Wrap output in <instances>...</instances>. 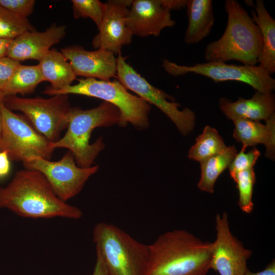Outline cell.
Listing matches in <instances>:
<instances>
[{
  "label": "cell",
  "instance_id": "6da1fadb",
  "mask_svg": "<svg viewBox=\"0 0 275 275\" xmlns=\"http://www.w3.org/2000/svg\"><path fill=\"white\" fill-rule=\"evenodd\" d=\"M4 208L33 219H78L83 215L79 208L56 195L41 172L25 168L16 172L6 186L0 187V209Z\"/></svg>",
  "mask_w": 275,
  "mask_h": 275
},
{
  "label": "cell",
  "instance_id": "7a4b0ae2",
  "mask_svg": "<svg viewBox=\"0 0 275 275\" xmlns=\"http://www.w3.org/2000/svg\"><path fill=\"white\" fill-rule=\"evenodd\" d=\"M145 275H206L211 242L183 229L167 232L149 245Z\"/></svg>",
  "mask_w": 275,
  "mask_h": 275
},
{
  "label": "cell",
  "instance_id": "3957f363",
  "mask_svg": "<svg viewBox=\"0 0 275 275\" xmlns=\"http://www.w3.org/2000/svg\"><path fill=\"white\" fill-rule=\"evenodd\" d=\"M224 8L227 14L226 29L219 39L206 46L205 60H235L243 65H256L263 46L258 26L237 1L226 0Z\"/></svg>",
  "mask_w": 275,
  "mask_h": 275
},
{
  "label": "cell",
  "instance_id": "277c9868",
  "mask_svg": "<svg viewBox=\"0 0 275 275\" xmlns=\"http://www.w3.org/2000/svg\"><path fill=\"white\" fill-rule=\"evenodd\" d=\"M120 119L118 108L106 101L89 109L71 107L67 131L62 138L53 143V148L68 149L73 154L78 167L90 168L105 146L102 137L90 143L92 132L97 127L118 124Z\"/></svg>",
  "mask_w": 275,
  "mask_h": 275
},
{
  "label": "cell",
  "instance_id": "5b68a950",
  "mask_svg": "<svg viewBox=\"0 0 275 275\" xmlns=\"http://www.w3.org/2000/svg\"><path fill=\"white\" fill-rule=\"evenodd\" d=\"M92 235L96 251L100 254L110 275H145L149 245L105 222L94 226Z\"/></svg>",
  "mask_w": 275,
  "mask_h": 275
},
{
  "label": "cell",
  "instance_id": "8992f818",
  "mask_svg": "<svg viewBox=\"0 0 275 275\" xmlns=\"http://www.w3.org/2000/svg\"><path fill=\"white\" fill-rule=\"evenodd\" d=\"M43 94L50 96L77 94L95 97L115 105L120 111L119 125L125 126L130 123L138 129L149 126L150 104L143 99L128 92L118 80H104L93 78L78 79V82L59 90L45 88Z\"/></svg>",
  "mask_w": 275,
  "mask_h": 275
},
{
  "label": "cell",
  "instance_id": "52a82bcc",
  "mask_svg": "<svg viewBox=\"0 0 275 275\" xmlns=\"http://www.w3.org/2000/svg\"><path fill=\"white\" fill-rule=\"evenodd\" d=\"M2 113L1 150L7 152L10 161L23 163L36 158L50 160L55 150L52 142L40 134L25 117L4 104Z\"/></svg>",
  "mask_w": 275,
  "mask_h": 275
},
{
  "label": "cell",
  "instance_id": "ba28073f",
  "mask_svg": "<svg viewBox=\"0 0 275 275\" xmlns=\"http://www.w3.org/2000/svg\"><path fill=\"white\" fill-rule=\"evenodd\" d=\"M4 104L11 111L22 113L33 127L53 143L60 139L61 132L67 128L71 108L68 95L24 98L17 96L4 97Z\"/></svg>",
  "mask_w": 275,
  "mask_h": 275
},
{
  "label": "cell",
  "instance_id": "9c48e42d",
  "mask_svg": "<svg viewBox=\"0 0 275 275\" xmlns=\"http://www.w3.org/2000/svg\"><path fill=\"white\" fill-rule=\"evenodd\" d=\"M162 66L166 72L174 76L193 73L210 78L215 82L238 81L250 85L256 91L264 93H272L275 89V79L266 69L259 65H239L212 61L185 66L164 59Z\"/></svg>",
  "mask_w": 275,
  "mask_h": 275
},
{
  "label": "cell",
  "instance_id": "30bf717a",
  "mask_svg": "<svg viewBox=\"0 0 275 275\" xmlns=\"http://www.w3.org/2000/svg\"><path fill=\"white\" fill-rule=\"evenodd\" d=\"M116 75L127 90L133 91L165 114L183 135H187L193 130L196 123L194 112L189 108L180 110L179 103L174 101L172 97L164 91L151 85L126 62L121 53L117 58Z\"/></svg>",
  "mask_w": 275,
  "mask_h": 275
},
{
  "label": "cell",
  "instance_id": "8fae6325",
  "mask_svg": "<svg viewBox=\"0 0 275 275\" xmlns=\"http://www.w3.org/2000/svg\"><path fill=\"white\" fill-rule=\"evenodd\" d=\"M23 165L25 169L41 172L56 195L66 202L81 191L89 178L99 168L98 166L86 168L78 167L73 154L69 150L58 161L36 158L23 163Z\"/></svg>",
  "mask_w": 275,
  "mask_h": 275
},
{
  "label": "cell",
  "instance_id": "7c38bea8",
  "mask_svg": "<svg viewBox=\"0 0 275 275\" xmlns=\"http://www.w3.org/2000/svg\"><path fill=\"white\" fill-rule=\"evenodd\" d=\"M216 238L211 242L210 269L219 275H244L252 251L231 232L226 212L215 216Z\"/></svg>",
  "mask_w": 275,
  "mask_h": 275
},
{
  "label": "cell",
  "instance_id": "4fadbf2b",
  "mask_svg": "<svg viewBox=\"0 0 275 275\" xmlns=\"http://www.w3.org/2000/svg\"><path fill=\"white\" fill-rule=\"evenodd\" d=\"M186 0H134L126 18V24L132 35L141 37L158 36L176 22L171 11L186 6Z\"/></svg>",
  "mask_w": 275,
  "mask_h": 275
},
{
  "label": "cell",
  "instance_id": "5bb4252c",
  "mask_svg": "<svg viewBox=\"0 0 275 275\" xmlns=\"http://www.w3.org/2000/svg\"><path fill=\"white\" fill-rule=\"evenodd\" d=\"M131 0H109L99 32L92 41L95 49H105L120 54L122 47L130 44L133 36L126 24Z\"/></svg>",
  "mask_w": 275,
  "mask_h": 275
},
{
  "label": "cell",
  "instance_id": "9a60e30c",
  "mask_svg": "<svg viewBox=\"0 0 275 275\" xmlns=\"http://www.w3.org/2000/svg\"><path fill=\"white\" fill-rule=\"evenodd\" d=\"M61 52L72 66L76 76L107 80L117 73V58L109 51L87 50L78 45L68 46Z\"/></svg>",
  "mask_w": 275,
  "mask_h": 275
},
{
  "label": "cell",
  "instance_id": "2e32d148",
  "mask_svg": "<svg viewBox=\"0 0 275 275\" xmlns=\"http://www.w3.org/2000/svg\"><path fill=\"white\" fill-rule=\"evenodd\" d=\"M66 26L53 23L45 31H27L12 40L7 57L18 62H39L66 35Z\"/></svg>",
  "mask_w": 275,
  "mask_h": 275
},
{
  "label": "cell",
  "instance_id": "e0dca14e",
  "mask_svg": "<svg viewBox=\"0 0 275 275\" xmlns=\"http://www.w3.org/2000/svg\"><path fill=\"white\" fill-rule=\"evenodd\" d=\"M218 105L223 113L232 120L242 118L266 121L274 113L275 97L273 93L256 91L251 98L239 97L235 102L224 97H221Z\"/></svg>",
  "mask_w": 275,
  "mask_h": 275
},
{
  "label": "cell",
  "instance_id": "ac0fdd59",
  "mask_svg": "<svg viewBox=\"0 0 275 275\" xmlns=\"http://www.w3.org/2000/svg\"><path fill=\"white\" fill-rule=\"evenodd\" d=\"M255 9L251 10V17L258 26L263 40L262 48L258 59L259 66L271 75L275 72V20L268 12L263 0L253 2L246 1Z\"/></svg>",
  "mask_w": 275,
  "mask_h": 275
},
{
  "label": "cell",
  "instance_id": "d6986e66",
  "mask_svg": "<svg viewBox=\"0 0 275 275\" xmlns=\"http://www.w3.org/2000/svg\"><path fill=\"white\" fill-rule=\"evenodd\" d=\"M188 23L184 41L186 44H196L207 37L214 23L211 0H186Z\"/></svg>",
  "mask_w": 275,
  "mask_h": 275
},
{
  "label": "cell",
  "instance_id": "ffe728a7",
  "mask_svg": "<svg viewBox=\"0 0 275 275\" xmlns=\"http://www.w3.org/2000/svg\"><path fill=\"white\" fill-rule=\"evenodd\" d=\"M44 81L50 83L46 88L59 90L71 85L76 75L71 65L61 51L52 49L38 64Z\"/></svg>",
  "mask_w": 275,
  "mask_h": 275
},
{
  "label": "cell",
  "instance_id": "44dd1931",
  "mask_svg": "<svg viewBox=\"0 0 275 275\" xmlns=\"http://www.w3.org/2000/svg\"><path fill=\"white\" fill-rule=\"evenodd\" d=\"M237 154L234 145L227 147L222 152L200 162L201 174L198 183L202 191L212 194L219 176L228 168Z\"/></svg>",
  "mask_w": 275,
  "mask_h": 275
},
{
  "label": "cell",
  "instance_id": "7402d4cb",
  "mask_svg": "<svg viewBox=\"0 0 275 275\" xmlns=\"http://www.w3.org/2000/svg\"><path fill=\"white\" fill-rule=\"evenodd\" d=\"M44 81L38 65H23L16 68L3 92L4 97L33 93Z\"/></svg>",
  "mask_w": 275,
  "mask_h": 275
},
{
  "label": "cell",
  "instance_id": "603a6c76",
  "mask_svg": "<svg viewBox=\"0 0 275 275\" xmlns=\"http://www.w3.org/2000/svg\"><path fill=\"white\" fill-rule=\"evenodd\" d=\"M227 147L218 131L215 128L207 125L189 149L188 158L200 163L222 152Z\"/></svg>",
  "mask_w": 275,
  "mask_h": 275
},
{
  "label": "cell",
  "instance_id": "cb8c5ba5",
  "mask_svg": "<svg viewBox=\"0 0 275 275\" xmlns=\"http://www.w3.org/2000/svg\"><path fill=\"white\" fill-rule=\"evenodd\" d=\"M235 128L233 137L242 144V148L246 149L259 144L266 143L268 134L267 127L259 121L239 118L232 120Z\"/></svg>",
  "mask_w": 275,
  "mask_h": 275
},
{
  "label": "cell",
  "instance_id": "d4e9b609",
  "mask_svg": "<svg viewBox=\"0 0 275 275\" xmlns=\"http://www.w3.org/2000/svg\"><path fill=\"white\" fill-rule=\"evenodd\" d=\"M35 30L27 18L18 16L0 5V39H13Z\"/></svg>",
  "mask_w": 275,
  "mask_h": 275
},
{
  "label": "cell",
  "instance_id": "484cf974",
  "mask_svg": "<svg viewBox=\"0 0 275 275\" xmlns=\"http://www.w3.org/2000/svg\"><path fill=\"white\" fill-rule=\"evenodd\" d=\"M255 180L254 168L239 172L234 180L239 192L238 204L240 209L246 213L252 212L254 209L252 197Z\"/></svg>",
  "mask_w": 275,
  "mask_h": 275
},
{
  "label": "cell",
  "instance_id": "4316f807",
  "mask_svg": "<svg viewBox=\"0 0 275 275\" xmlns=\"http://www.w3.org/2000/svg\"><path fill=\"white\" fill-rule=\"evenodd\" d=\"M74 18H90L98 29L100 26L106 9L105 3L99 0H72Z\"/></svg>",
  "mask_w": 275,
  "mask_h": 275
},
{
  "label": "cell",
  "instance_id": "83f0119b",
  "mask_svg": "<svg viewBox=\"0 0 275 275\" xmlns=\"http://www.w3.org/2000/svg\"><path fill=\"white\" fill-rule=\"evenodd\" d=\"M246 149L241 148V151L236 154L229 167V172L231 178L234 180L240 172L253 168L259 157L260 151L256 147L253 148L245 153Z\"/></svg>",
  "mask_w": 275,
  "mask_h": 275
},
{
  "label": "cell",
  "instance_id": "f1b7e54d",
  "mask_svg": "<svg viewBox=\"0 0 275 275\" xmlns=\"http://www.w3.org/2000/svg\"><path fill=\"white\" fill-rule=\"evenodd\" d=\"M35 3L34 0H0L2 6L24 18L32 13Z\"/></svg>",
  "mask_w": 275,
  "mask_h": 275
},
{
  "label": "cell",
  "instance_id": "f546056e",
  "mask_svg": "<svg viewBox=\"0 0 275 275\" xmlns=\"http://www.w3.org/2000/svg\"><path fill=\"white\" fill-rule=\"evenodd\" d=\"M20 64L19 62L8 57L0 58V93L3 94L13 73Z\"/></svg>",
  "mask_w": 275,
  "mask_h": 275
},
{
  "label": "cell",
  "instance_id": "4dcf8cb0",
  "mask_svg": "<svg viewBox=\"0 0 275 275\" xmlns=\"http://www.w3.org/2000/svg\"><path fill=\"white\" fill-rule=\"evenodd\" d=\"M268 134L266 143L265 145V156L271 160L275 157V113L266 121Z\"/></svg>",
  "mask_w": 275,
  "mask_h": 275
},
{
  "label": "cell",
  "instance_id": "1f68e13d",
  "mask_svg": "<svg viewBox=\"0 0 275 275\" xmlns=\"http://www.w3.org/2000/svg\"><path fill=\"white\" fill-rule=\"evenodd\" d=\"M11 170L10 160L7 152L0 151V178L8 175Z\"/></svg>",
  "mask_w": 275,
  "mask_h": 275
},
{
  "label": "cell",
  "instance_id": "d6a6232c",
  "mask_svg": "<svg viewBox=\"0 0 275 275\" xmlns=\"http://www.w3.org/2000/svg\"><path fill=\"white\" fill-rule=\"evenodd\" d=\"M96 260L92 275H110L100 254L96 251Z\"/></svg>",
  "mask_w": 275,
  "mask_h": 275
},
{
  "label": "cell",
  "instance_id": "836d02e7",
  "mask_svg": "<svg viewBox=\"0 0 275 275\" xmlns=\"http://www.w3.org/2000/svg\"><path fill=\"white\" fill-rule=\"evenodd\" d=\"M244 275H275V261L272 260L263 270L259 272H254L248 269Z\"/></svg>",
  "mask_w": 275,
  "mask_h": 275
},
{
  "label": "cell",
  "instance_id": "e575fe53",
  "mask_svg": "<svg viewBox=\"0 0 275 275\" xmlns=\"http://www.w3.org/2000/svg\"><path fill=\"white\" fill-rule=\"evenodd\" d=\"M11 39H0V58L7 57Z\"/></svg>",
  "mask_w": 275,
  "mask_h": 275
},
{
  "label": "cell",
  "instance_id": "d590c367",
  "mask_svg": "<svg viewBox=\"0 0 275 275\" xmlns=\"http://www.w3.org/2000/svg\"><path fill=\"white\" fill-rule=\"evenodd\" d=\"M4 96L2 93H0V151L1 150V136H2V107L4 104Z\"/></svg>",
  "mask_w": 275,
  "mask_h": 275
}]
</instances>
